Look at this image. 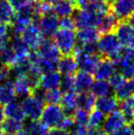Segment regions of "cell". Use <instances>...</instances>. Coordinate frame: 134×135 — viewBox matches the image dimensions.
<instances>
[{
  "label": "cell",
  "instance_id": "cell-37",
  "mask_svg": "<svg viewBox=\"0 0 134 135\" xmlns=\"http://www.w3.org/2000/svg\"><path fill=\"white\" fill-rule=\"evenodd\" d=\"M88 116L89 112L85 111L83 109H76L72 115L75 125L76 126H86L88 124Z\"/></svg>",
  "mask_w": 134,
  "mask_h": 135
},
{
  "label": "cell",
  "instance_id": "cell-27",
  "mask_svg": "<svg viewBox=\"0 0 134 135\" xmlns=\"http://www.w3.org/2000/svg\"><path fill=\"white\" fill-rule=\"evenodd\" d=\"M16 98L13 81L10 79L0 85V103L7 104Z\"/></svg>",
  "mask_w": 134,
  "mask_h": 135
},
{
  "label": "cell",
  "instance_id": "cell-10",
  "mask_svg": "<svg viewBox=\"0 0 134 135\" xmlns=\"http://www.w3.org/2000/svg\"><path fill=\"white\" fill-rule=\"evenodd\" d=\"M37 55L41 59L48 62L58 64V61L61 58V52L55 46L53 41L50 40H43L41 44L37 49Z\"/></svg>",
  "mask_w": 134,
  "mask_h": 135
},
{
  "label": "cell",
  "instance_id": "cell-4",
  "mask_svg": "<svg viewBox=\"0 0 134 135\" xmlns=\"http://www.w3.org/2000/svg\"><path fill=\"white\" fill-rule=\"evenodd\" d=\"M53 42L62 54H71L77 44L75 30L60 28L53 35Z\"/></svg>",
  "mask_w": 134,
  "mask_h": 135
},
{
  "label": "cell",
  "instance_id": "cell-34",
  "mask_svg": "<svg viewBox=\"0 0 134 135\" xmlns=\"http://www.w3.org/2000/svg\"><path fill=\"white\" fill-rule=\"evenodd\" d=\"M134 60V48L130 46H122L118 54L115 57L114 61L117 64L121 65L125 62Z\"/></svg>",
  "mask_w": 134,
  "mask_h": 135
},
{
  "label": "cell",
  "instance_id": "cell-28",
  "mask_svg": "<svg viewBox=\"0 0 134 135\" xmlns=\"http://www.w3.org/2000/svg\"><path fill=\"white\" fill-rule=\"evenodd\" d=\"M91 92L96 96V98H101L106 97L111 94L112 87L108 80H99L97 79L94 81L93 85L91 86Z\"/></svg>",
  "mask_w": 134,
  "mask_h": 135
},
{
  "label": "cell",
  "instance_id": "cell-2",
  "mask_svg": "<svg viewBox=\"0 0 134 135\" xmlns=\"http://www.w3.org/2000/svg\"><path fill=\"white\" fill-rule=\"evenodd\" d=\"M35 92L23 98L21 104L25 118L29 119H39L44 109V100L42 98V92L35 89Z\"/></svg>",
  "mask_w": 134,
  "mask_h": 135
},
{
  "label": "cell",
  "instance_id": "cell-25",
  "mask_svg": "<svg viewBox=\"0 0 134 135\" xmlns=\"http://www.w3.org/2000/svg\"><path fill=\"white\" fill-rule=\"evenodd\" d=\"M120 23V20L115 16L113 13H107L103 18H102L100 24L97 27V30L100 33H108V32H114Z\"/></svg>",
  "mask_w": 134,
  "mask_h": 135
},
{
  "label": "cell",
  "instance_id": "cell-45",
  "mask_svg": "<svg viewBox=\"0 0 134 135\" xmlns=\"http://www.w3.org/2000/svg\"><path fill=\"white\" fill-rule=\"evenodd\" d=\"M48 135H70V132L63 129H52L48 132Z\"/></svg>",
  "mask_w": 134,
  "mask_h": 135
},
{
  "label": "cell",
  "instance_id": "cell-13",
  "mask_svg": "<svg viewBox=\"0 0 134 135\" xmlns=\"http://www.w3.org/2000/svg\"><path fill=\"white\" fill-rule=\"evenodd\" d=\"M117 72V64L114 60L105 58L100 61L96 71L94 72L96 79L109 80L111 76Z\"/></svg>",
  "mask_w": 134,
  "mask_h": 135
},
{
  "label": "cell",
  "instance_id": "cell-41",
  "mask_svg": "<svg viewBox=\"0 0 134 135\" xmlns=\"http://www.w3.org/2000/svg\"><path fill=\"white\" fill-rule=\"evenodd\" d=\"M59 28H69V30H75V25L72 17H64L59 20Z\"/></svg>",
  "mask_w": 134,
  "mask_h": 135
},
{
  "label": "cell",
  "instance_id": "cell-54",
  "mask_svg": "<svg viewBox=\"0 0 134 135\" xmlns=\"http://www.w3.org/2000/svg\"><path fill=\"white\" fill-rule=\"evenodd\" d=\"M131 125H130V126H131V130H132V132H133V134H134V119L132 121H131Z\"/></svg>",
  "mask_w": 134,
  "mask_h": 135
},
{
  "label": "cell",
  "instance_id": "cell-47",
  "mask_svg": "<svg viewBox=\"0 0 134 135\" xmlns=\"http://www.w3.org/2000/svg\"><path fill=\"white\" fill-rule=\"evenodd\" d=\"M89 135H108L101 128H91L89 130Z\"/></svg>",
  "mask_w": 134,
  "mask_h": 135
},
{
  "label": "cell",
  "instance_id": "cell-36",
  "mask_svg": "<svg viewBox=\"0 0 134 135\" xmlns=\"http://www.w3.org/2000/svg\"><path fill=\"white\" fill-rule=\"evenodd\" d=\"M63 92L59 88L42 91V98L47 104H59L61 102Z\"/></svg>",
  "mask_w": 134,
  "mask_h": 135
},
{
  "label": "cell",
  "instance_id": "cell-8",
  "mask_svg": "<svg viewBox=\"0 0 134 135\" xmlns=\"http://www.w3.org/2000/svg\"><path fill=\"white\" fill-rule=\"evenodd\" d=\"M109 83L112 87V90H114L115 97L118 99L123 100L131 97V90L130 86V82L126 80L120 73H115L112 76L109 78Z\"/></svg>",
  "mask_w": 134,
  "mask_h": 135
},
{
  "label": "cell",
  "instance_id": "cell-31",
  "mask_svg": "<svg viewBox=\"0 0 134 135\" xmlns=\"http://www.w3.org/2000/svg\"><path fill=\"white\" fill-rule=\"evenodd\" d=\"M17 61V57L10 45H6L0 49V65L11 67Z\"/></svg>",
  "mask_w": 134,
  "mask_h": 135
},
{
  "label": "cell",
  "instance_id": "cell-56",
  "mask_svg": "<svg viewBox=\"0 0 134 135\" xmlns=\"http://www.w3.org/2000/svg\"><path fill=\"white\" fill-rule=\"evenodd\" d=\"M28 2H31V3H34V2L38 1V0H27Z\"/></svg>",
  "mask_w": 134,
  "mask_h": 135
},
{
  "label": "cell",
  "instance_id": "cell-3",
  "mask_svg": "<svg viewBox=\"0 0 134 135\" xmlns=\"http://www.w3.org/2000/svg\"><path fill=\"white\" fill-rule=\"evenodd\" d=\"M97 52L100 55L105 58L114 60L121 49L122 44L115 32H108L103 33L101 36H99L97 41Z\"/></svg>",
  "mask_w": 134,
  "mask_h": 135
},
{
  "label": "cell",
  "instance_id": "cell-15",
  "mask_svg": "<svg viewBox=\"0 0 134 135\" xmlns=\"http://www.w3.org/2000/svg\"><path fill=\"white\" fill-rule=\"evenodd\" d=\"M115 33L123 46L134 48V28L128 22H120Z\"/></svg>",
  "mask_w": 134,
  "mask_h": 135
},
{
  "label": "cell",
  "instance_id": "cell-52",
  "mask_svg": "<svg viewBox=\"0 0 134 135\" xmlns=\"http://www.w3.org/2000/svg\"><path fill=\"white\" fill-rule=\"evenodd\" d=\"M108 0H88V3H92V2H107Z\"/></svg>",
  "mask_w": 134,
  "mask_h": 135
},
{
  "label": "cell",
  "instance_id": "cell-11",
  "mask_svg": "<svg viewBox=\"0 0 134 135\" xmlns=\"http://www.w3.org/2000/svg\"><path fill=\"white\" fill-rule=\"evenodd\" d=\"M109 8L118 20H127L134 12L133 0H111Z\"/></svg>",
  "mask_w": 134,
  "mask_h": 135
},
{
  "label": "cell",
  "instance_id": "cell-9",
  "mask_svg": "<svg viewBox=\"0 0 134 135\" xmlns=\"http://www.w3.org/2000/svg\"><path fill=\"white\" fill-rule=\"evenodd\" d=\"M20 37L31 50H37L44 40L41 30L35 23L28 25Z\"/></svg>",
  "mask_w": 134,
  "mask_h": 135
},
{
  "label": "cell",
  "instance_id": "cell-35",
  "mask_svg": "<svg viewBox=\"0 0 134 135\" xmlns=\"http://www.w3.org/2000/svg\"><path fill=\"white\" fill-rule=\"evenodd\" d=\"M105 114L102 113L97 108H94L89 112L88 116V126L91 128H100L103 125L104 119H105Z\"/></svg>",
  "mask_w": 134,
  "mask_h": 135
},
{
  "label": "cell",
  "instance_id": "cell-42",
  "mask_svg": "<svg viewBox=\"0 0 134 135\" xmlns=\"http://www.w3.org/2000/svg\"><path fill=\"white\" fill-rule=\"evenodd\" d=\"M90 127L88 125L86 126H75L73 127V130L70 132V135H89Z\"/></svg>",
  "mask_w": 134,
  "mask_h": 135
},
{
  "label": "cell",
  "instance_id": "cell-46",
  "mask_svg": "<svg viewBox=\"0 0 134 135\" xmlns=\"http://www.w3.org/2000/svg\"><path fill=\"white\" fill-rule=\"evenodd\" d=\"M8 1L10 2V4L13 6L15 10H18V8L23 7L26 3H28L27 0H8Z\"/></svg>",
  "mask_w": 134,
  "mask_h": 135
},
{
  "label": "cell",
  "instance_id": "cell-1",
  "mask_svg": "<svg viewBox=\"0 0 134 135\" xmlns=\"http://www.w3.org/2000/svg\"><path fill=\"white\" fill-rule=\"evenodd\" d=\"M107 2H92L75 11L73 20L75 28H83L87 27L97 28L102 18L109 12Z\"/></svg>",
  "mask_w": 134,
  "mask_h": 135
},
{
  "label": "cell",
  "instance_id": "cell-32",
  "mask_svg": "<svg viewBox=\"0 0 134 135\" xmlns=\"http://www.w3.org/2000/svg\"><path fill=\"white\" fill-rule=\"evenodd\" d=\"M120 111L123 114L126 120L131 122L134 119V98L132 96L125 98L120 104Z\"/></svg>",
  "mask_w": 134,
  "mask_h": 135
},
{
  "label": "cell",
  "instance_id": "cell-22",
  "mask_svg": "<svg viewBox=\"0 0 134 135\" xmlns=\"http://www.w3.org/2000/svg\"><path fill=\"white\" fill-rule=\"evenodd\" d=\"M10 46L16 54L17 60L24 58H29L31 55V49L27 46L20 36H11Z\"/></svg>",
  "mask_w": 134,
  "mask_h": 135
},
{
  "label": "cell",
  "instance_id": "cell-5",
  "mask_svg": "<svg viewBox=\"0 0 134 135\" xmlns=\"http://www.w3.org/2000/svg\"><path fill=\"white\" fill-rule=\"evenodd\" d=\"M65 117L66 113L63 111L61 106L58 104H48L44 107L39 119L46 128L52 130L59 128Z\"/></svg>",
  "mask_w": 134,
  "mask_h": 135
},
{
  "label": "cell",
  "instance_id": "cell-30",
  "mask_svg": "<svg viewBox=\"0 0 134 135\" xmlns=\"http://www.w3.org/2000/svg\"><path fill=\"white\" fill-rule=\"evenodd\" d=\"M22 129L31 135H45L49 131L39 119H29Z\"/></svg>",
  "mask_w": 134,
  "mask_h": 135
},
{
  "label": "cell",
  "instance_id": "cell-6",
  "mask_svg": "<svg viewBox=\"0 0 134 135\" xmlns=\"http://www.w3.org/2000/svg\"><path fill=\"white\" fill-rule=\"evenodd\" d=\"M75 55L73 56L76 59L78 68L80 71H84L89 74H94L97 65L100 62L101 58L98 54H86L75 47Z\"/></svg>",
  "mask_w": 134,
  "mask_h": 135
},
{
  "label": "cell",
  "instance_id": "cell-24",
  "mask_svg": "<svg viewBox=\"0 0 134 135\" xmlns=\"http://www.w3.org/2000/svg\"><path fill=\"white\" fill-rule=\"evenodd\" d=\"M96 102H97V98L90 91L80 93V95L77 97V106L80 109L85 111L90 112L93 110L96 107Z\"/></svg>",
  "mask_w": 134,
  "mask_h": 135
},
{
  "label": "cell",
  "instance_id": "cell-50",
  "mask_svg": "<svg viewBox=\"0 0 134 135\" xmlns=\"http://www.w3.org/2000/svg\"><path fill=\"white\" fill-rule=\"evenodd\" d=\"M130 86H131V95L134 96V78L130 80Z\"/></svg>",
  "mask_w": 134,
  "mask_h": 135
},
{
  "label": "cell",
  "instance_id": "cell-23",
  "mask_svg": "<svg viewBox=\"0 0 134 135\" xmlns=\"http://www.w3.org/2000/svg\"><path fill=\"white\" fill-rule=\"evenodd\" d=\"M77 97L75 91L73 92H67L64 93L61 99V107L63 109V111L66 113V115L72 116L73 113L77 109Z\"/></svg>",
  "mask_w": 134,
  "mask_h": 135
},
{
  "label": "cell",
  "instance_id": "cell-39",
  "mask_svg": "<svg viewBox=\"0 0 134 135\" xmlns=\"http://www.w3.org/2000/svg\"><path fill=\"white\" fill-rule=\"evenodd\" d=\"M10 37V28L8 27V24L0 22V49L8 44Z\"/></svg>",
  "mask_w": 134,
  "mask_h": 135
},
{
  "label": "cell",
  "instance_id": "cell-40",
  "mask_svg": "<svg viewBox=\"0 0 134 135\" xmlns=\"http://www.w3.org/2000/svg\"><path fill=\"white\" fill-rule=\"evenodd\" d=\"M120 66V75L126 80H131L134 78V60L125 62Z\"/></svg>",
  "mask_w": 134,
  "mask_h": 135
},
{
  "label": "cell",
  "instance_id": "cell-53",
  "mask_svg": "<svg viewBox=\"0 0 134 135\" xmlns=\"http://www.w3.org/2000/svg\"><path fill=\"white\" fill-rule=\"evenodd\" d=\"M43 1H45V2H47V3L51 4V5H52V4H54L56 1H58V0H43Z\"/></svg>",
  "mask_w": 134,
  "mask_h": 135
},
{
  "label": "cell",
  "instance_id": "cell-19",
  "mask_svg": "<svg viewBox=\"0 0 134 135\" xmlns=\"http://www.w3.org/2000/svg\"><path fill=\"white\" fill-rule=\"evenodd\" d=\"M100 36V32L95 27H87L79 28L76 32L77 41L80 44H88V43H97Z\"/></svg>",
  "mask_w": 134,
  "mask_h": 135
},
{
  "label": "cell",
  "instance_id": "cell-12",
  "mask_svg": "<svg viewBox=\"0 0 134 135\" xmlns=\"http://www.w3.org/2000/svg\"><path fill=\"white\" fill-rule=\"evenodd\" d=\"M126 122L127 120L123 114L120 110H116V111L108 114L107 117H105L102 128L107 134L110 135L121 127H123L124 125H126Z\"/></svg>",
  "mask_w": 134,
  "mask_h": 135
},
{
  "label": "cell",
  "instance_id": "cell-57",
  "mask_svg": "<svg viewBox=\"0 0 134 135\" xmlns=\"http://www.w3.org/2000/svg\"><path fill=\"white\" fill-rule=\"evenodd\" d=\"M133 2H134V0H133Z\"/></svg>",
  "mask_w": 134,
  "mask_h": 135
},
{
  "label": "cell",
  "instance_id": "cell-29",
  "mask_svg": "<svg viewBox=\"0 0 134 135\" xmlns=\"http://www.w3.org/2000/svg\"><path fill=\"white\" fill-rule=\"evenodd\" d=\"M13 85H14L15 94L18 98H24L33 92L32 88L25 77L16 78V80L13 82Z\"/></svg>",
  "mask_w": 134,
  "mask_h": 135
},
{
  "label": "cell",
  "instance_id": "cell-21",
  "mask_svg": "<svg viewBox=\"0 0 134 135\" xmlns=\"http://www.w3.org/2000/svg\"><path fill=\"white\" fill-rule=\"evenodd\" d=\"M4 112H5V116L7 117V119H16V120H19L22 122L25 119V115H24L21 104L15 100L5 104Z\"/></svg>",
  "mask_w": 134,
  "mask_h": 135
},
{
  "label": "cell",
  "instance_id": "cell-14",
  "mask_svg": "<svg viewBox=\"0 0 134 135\" xmlns=\"http://www.w3.org/2000/svg\"><path fill=\"white\" fill-rule=\"evenodd\" d=\"M78 69L76 59L72 54H64L58 61L57 70L61 75H75Z\"/></svg>",
  "mask_w": 134,
  "mask_h": 135
},
{
  "label": "cell",
  "instance_id": "cell-55",
  "mask_svg": "<svg viewBox=\"0 0 134 135\" xmlns=\"http://www.w3.org/2000/svg\"><path fill=\"white\" fill-rule=\"evenodd\" d=\"M0 135H5V133H4L3 130H2V127L0 126Z\"/></svg>",
  "mask_w": 134,
  "mask_h": 135
},
{
  "label": "cell",
  "instance_id": "cell-33",
  "mask_svg": "<svg viewBox=\"0 0 134 135\" xmlns=\"http://www.w3.org/2000/svg\"><path fill=\"white\" fill-rule=\"evenodd\" d=\"M2 130L5 135H14L23 128V122L16 119H7L2 122Z\"/></svg>",
  "mask_w": 134,
  "mask_h": 135
},
{
  "label": "cell",
  "instance_id": "cell-17",
  "mask_svg": "<svg viewBox=\"0 0 134 135\" xmlns=\"http://www.w3.org/2000/svg\"><path fill=\"white\" fill-rule=\"evenodd\" d=\"M73 79H75V90L79 93L89 91L94 83V78L91 74L84 71L77 72L73 76Z\"/></svg>",
  "mask_w": 134,
  "mask_h": 135
},
{
  "label": "cell",
  "instance_id": "cell-43",
  "mask_svg": "<svg viewBox=\"0 0 134 135\" xmlns=\"http://www.w3.org/2000/svg\"><path fill=\"white\" fill-rule=\"evenodd\" d=\"M9 76H10V70L8 69V67L0 65V85L9 80Z\"/></svg>",
  "mask_w": 134,
  "mask_h": 135
},
{
  "label": "cell",
  "instance_id": "cell-20",
  "mask_svg": "<svg viewBox=\"0 0 134 135\" xmlns=\"http://www.w3.org/2000/svg\"><path fill=\"white\" fill-rule=\"evenodd\" d=\"M54 14L60 18L72 17L75 11V5L73 0H58L52 4Z\"/></svg>",
  "mask_w": 134,
  "mask_h": 135
},
{
  "label": "cell",
  "instance_id": "cell-16",
  "mask_svg": "<svg viewBox=\"0 0 134 135\" xmlns=\"http://www.w3.org/2000/svg\"><path fill=\"white\" fill-rule=\"evenodd\" d=\"M118 107H120L118 99L112 95L97 98V102H96V108L105 115H108V114L118 110Z\"/></svg>",
  "mask_w": 134,
  "mask_h": 135
},
{
  "label": "cell",
  "instance_id": "cell-44",
  "mask_svg": "<svg viewBox=\"0 0 134 135\" xmlns=\"http://www.w3.org/2000/svg\"><path fill=\"white\" fill-rule=\"evenodd\" d=\"M110 135H134V134L131 126L124 125L123 127H121L120 129H118V131H116V132L111 133Z\"/></svg>",
  "mask_w": 134,
  "mask_h": 135
},
{
  "label": "cell",
  "instance_id": "cell-7",
  "mask_svg": "<svg viewBox=\"0 0 134 135\" xmlns=\"http://www.w3.org/2000/svg\"><path fill=\"white\" fill-rule=\"evenodd\" d=\"M35 22L43 37H53L55 32L59 30V18L53 11L41 15Z\"/></svg>",
  "mask_w": 134,
  "mask_h": 135
},
{
  "label": "cell",
  "instance_id": "cell-48",
  "mask_svg": "<svg viewBox=\"0 0 134 135\" xmlns=\"http://www.w3.org/2000/svg\"><path fill=\"white\" fill-rule=\"evenodd\" d=\"M128 23L134 28V12L128 18Z\"/></svg>",
  "mask_w": 134,
  "mask_h": 135
},
{
  "label": "cell",
  "instance_id": "cell-18",
  "mask_svg": "<svg viewBox=\"0 0 134 135\" xmlns=\"http://www.w3.org/2000/svg\"><path fill=\"white\" fill-rule=\"evenodd\" d=\"M62 76L59 72L52 71L49 73L42 74L39 79V87L42 90H51V89L59 88L60 82H61Z\"/></svg>",
  "mask_w": 134,
  "mask_h": 135
},
{
  "label": "cell",
  "instance_id": "cell-51",
  "mask_svg": "<svg viewBox=\"0 0 134 135\" xmlns=\"http://www.w3.org/2000/svg\"><path fill=\"white\" fill-rule=\"evenodd\" d=\"M14 135H31V134H29L27 132H25V131L22 129V130H20L19 132H18L17 133H15Z\"/></svg>",
  "mask_w": 134,
  "mask_h": 135
},
{
  "label": "cell",
  "instance_id": "cell-38",
  "mask_svg": "<svg viewBox=\"0 0 134 135\" xmlns=\"http://www.w3.org/2000/svg\"><path fill=\"white\" fill-rule=\"evenodd\" d=\"M59 89L64 94L67 92H73L75 90V79L73 75H63L60 82Z\"/></svg>",
  "mask_w": 134,
  "mask_h": 135
},
{
  "label": "cell",
  "instance_id": "cell-26",
  "mask_svg": "<svg viewBox=\"0 0 134 135\" xmlns=\"http://www.w3.org/2000/svg\"><path fill=\"white\" fill-rule=\"evenodd\" d=\"M16 10L8 0H0V22L10 24L14 20Z\"/></svg>",
  "mask_w": 134,
  "mask_h": 135
},
{
  "label": "cell",
  "instance_id": "cell-49",
  "mask_svg": "<svg viewBox=\"0 0 134 135\" xmlns=\"http://www.w3.org/2000/svg\"><path fill=\"white\" fill-rule=\"evenodd\" d=\"M5 112H4V108L0 106V123H2L5 119Z\"/></svg>",
  "mask_w": 134,
  "mask_h": 135
}]
</instances>
